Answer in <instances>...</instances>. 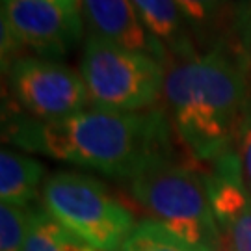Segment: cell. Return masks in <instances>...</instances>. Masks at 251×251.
I'll return each instance as SVG.
<instances>
[{
	"label": "cell",
	"mask_w": 251,
	"mask_h": 251,
	"mask_svg": "<svg viewBox=\"0 0 251 251\" xmlns=\"http://www.w3.org/2000/svg\"><path fill=\"white\" fill-rule=\"evenodd\" d=\"M9 142L56 160L130 179L147 158L162 152L168 123L162 112L90 108L56 121L17 119L4 130Z\"/></svg>",
	"instance_id": "1"
},
{
	"label": "cell",
	"mask_w": 251,
	"mask_h": 251,
	"mask_svg": "<svg viewBox=\"0 0 251 251\" xmlns=\"http://www.w3.org/2000/svg\"><path fill=\"white\" fill-rule=\"evenodd\" d=\"M164 99L182 144L199 160L234 151L248 116V80L242 63L214 47L177 58L166 69Z\"/></svg>",
	"instance_id": "2"
},
{
	"label": "cell",
	"mask_w": 251,
	"mask_h": 251,
	"mask_svg": "<svg viewBox=\"0 0 251 251\" xmlns=\"http://www.w3.org/2000/svg\"><path fill=\"white\" fill-rule=\"evenodd\" d=\"M130 194L151 216V222L164 225L188 244L212 251L222 238L216 222L208 177L192 166L156 152L128 179Z\"/></svg>",
	"instance_id": "3"
},
{
	"label": "cell",
	"mask_w": 251,
	"mask_h": 251,
	"mask_svg": "<svg viewBox=\"0 0 251 251\" xmlns=\"http://www.w3.org/2000/svg\"><path fill=\"white\" fill-rule=\"evenodd\" d=\"M80 75L90 106L99 110L145 112L164 95V63L93 34L84 41Z\"/></svg>",
	"instance_id": "4"
},
{
	"label": "cell",
	"mask_w": 251,
	"mask_h": 251,
	"mask_svg": "<svg viewBox=\"0 0 251 251\" xmlns=\"http://www.w3.org/2000/svg\"><path fill=\"white\" fill-rule=\"evenodd\" d=\"M45 210L67 233L104 251H121L134 218L100 182L82 173L60 171L43 188Z\"/></svg>",
	"instance_id": "5"
},
{
	"label": "cell",
	"mask_w": 251,
	"mask_h": 251,
	"mask_svg": "<svg viewBox=\"0 0 251 251\" xmlns=\"http://www.w3.org/2000/svg\"><path fill=\"white\" fill-rule=\"evenodd\" d=\"M8 78L17 102L39 121L75 116L90 104L80 73L54 60L19 56L8 65Z\"/></svg>",
	"instance_id": "6"
},
{
	"label": "cell",
	"mask_w": 251,
	"mask_h": 251,
	"mask_svg": "<svg viewBox=\"0 0 251 251\" xmlns=\"http://www.w3.org/2000/svg\"><path fill=\"white\" fill-rule=\"evenodd\" d=\"M2 21L21 45L49 58H63L82 34V21L49 0H2Z\"/></svg>",
	"instance_id": "7"
},
{
	"label": "cell",
	"mask_w": 251,
	"mask_h": 251,
	"mask_svg": "<svg viewBox=\"0 0 251 251\" xmlns=\"http://www.w3.org/2000/svg\"><path fill=\"white\" fill-rule=\"evenodd\" d=\"M208 192L216 222L231 250L251 251V196L244 186L236 151L214 160Z\"/></svg>",
	"instance_id": "8"
},
{
	"label": "cell",
	"mask_w": 251,
	"mask_h": 251,
	"mask_svg": "<svg viewBox=\"0 0 251 251\" xmlns=\"http://www.w3.org/2000/svg\"><path fill=\"white\" fill-rule=\"evenodd\" d=\"M80 13L90 34L166 65V47L149 34L132 0H80Z\"/></svg>",
	"instance_id": "9"
},
{
	"label": "cell",
	"mask_w": 251,
	"mask_h": 251,
	"mask_svg": "<svg viewBox=\"0 0 251 251\" xmlns=\"http://www.w3.org/2000/svg\"><path fill=\"white\" fill-rule=\"evenodd\" d=\"M138 15L154 39L177 58L194 54L186 32V19L175 0H132Z\"/></svg>",
	"instance_id": "10"
},
{
	"label": "cell",
	"mask_w": 251,
	"mask_h": 251,
	"mask_svg": "<svg viewBox=\"0 0 251 251\" xmlns=\"http://www.w3.org/2000/svg\"><path fill=\"white\" fill-rule=\"evenodd\" d=\"M43 166L21 152L2 149L0 152V199L6 205L28 206L36 198Z\"/></svg>",
	"instance_id": "11"
},
{
	"label": "cell",
	"mask_w": 251,
	"mask_h": 251,
	"mask_svg": "<svg viewBox=\"0 0 251 251\" xmlns=\"http://www.w3.org/2000/svg\"><path fill=\"white\" fill-rule=\"evenodd\" d=\"M121 251H206L173 234L156 222H142L128 234Z\"/></svg>",
	"instance_id": "12"
},
{
	"label": "cell",
	"mask_w": 251,
	"mask_h": 251,
	"mask_svg": "<svg viewBox=\"0 0 251 251\" xmlns=\"http://www.w3.org/2000/svg\"><path fill=\"white\" fill-rule=\"evenodd\" d=\"M190 26L198 34L214 32L222 26L227 9V0H175Z\"/></svg>",
	"instance_id": "13"
},
{
	"label": "cell",
	"mask_w": 251,
	"mask_h": 251,
	"mask_svg": "<svg viewBox=\"0 0 251 251\" xmlns=\"http://www.w3.org/2000/svg\"><path fill=\"white\" fill-rule=\"evenodd\" d=\"M32 210L28 206L2 203L0 206V251H23L30 229Z\"/></svg>",
	"instance_id": "14"
},
{
	"label": "cell",
	"mask_w": 251,
	"mask_h": 251,
	"mask_svg": "<svg viewBox=\"0 0 251 251\" xmlns=\"http://www.w3.org/2000/svg\"><path fill=\"white\" fill-rule=\"evenodd\" d=\"M60 224L47 210H32L30 229L23 251H63Z\"/></svg>",
	"instance_id": "15"
},
{
	"label": "cell",
	"mask_w": 251,
	"mask_h": 251,
	"mask_svg": "<svg viewBox=\"0 0 251 251\" xmlns=\"http://www.w3.org/2000/svg\"><path fill=\"white\" fill-rule=\"evenodd\" d=\"M236 156L240 162V171H242V180L246 190L251 196V108L248 116L244 119L240 132H238V140H236Z\"/></svg>",
	"instance_id": "16"
},
{
	"label": "cell",
	"mask_w": 251,
	"mask_h": 251,
	"mask_svg": "<svg viewBox=\"0 0 251 251\" xmlns=\"http://www.w3.org/2000/svg\"><path fill=\"white\" fill-rule=\"evenodd\" d=\"M2 41H0V45H2V62L6 63V58H13L15 54L23 49L21 45V41H19L15 34L9 30V26L2 21Z\"/></svg>",
	"instance_id": "17"
},
{
	"label": "cell",
	"mask_w": 251,
	"mask_h": 251,
	"mask_svg": "<svg viewBox=\"0 0 251 251\" xmlns=\"http://www.w3.org/2000/svg\"><path fill=\"white\" fill-rule=\"evenodd\" d=\"M62 227V225H60ZM60 244H62L63 251H104L99 250V248H93L90 244L82 242L76 236H73L71 233H67L65 229H60Z\"/></svg>",
	"instance_id": "18"
},
{
	"label": "cell",
	"mask_w": 251,
	"mask_h": 251,
	"mask_svg": "<svg viewBox=\"0 0 251 251\" xmlns=\"http://www.w3.org/2000/svg\"><path fill=\"white\" fill-rule=\"evenodd\" d=\"M60 8L69 15V17L76 19V21H82L80 19V0H49Z\"/></svg>",
	"instance_id": "19"
},
{
	"label": "cell",
	"mask_w": 251,
	"mask_h": 251,
	"mask_svg": "<svg viewBox=\"0 0 251 251\" xmlns=\"http://www.w3.org/2000/svg\"><path fill=\"white\" fill-rule=\"evenodd\" d=\"M231 9H236L240 17L248 19L251 15V0H227Z\"/></svg>",
	"instance_id": "20"
},
{
	"label": "cell",
	"mask_w": 251,
	"mask_h": 251,
	"mask_svg": "<svg viewBox=\"0 0 251 251\" xmlns=\"http://www.w3.org/2000/svg\"><path fill=\"white\" fill-rule=\"evenodd\" d=\"M212 251H233V250H231V246H229V242L225 240V236H224V234H222V238H220V242L216 244V246H214V250H212Z\"/></svg>",
	"instance_id": "21"
},
{
	"label": "cell",
	"mask_w": 251,
	"mask_h": 251,
	"mask_svg": "<svg viewBox=\"0 0 251 251\" xmlns=\"http://www.w3.org/2000/svg\"><path fill=\"white\" fill-rule=\"evenodd\" d=\"M246 25H248V37H250V45H251V15L246 19Z\"/></svg>",
	"instance_id": "22"
}]
</instances>
